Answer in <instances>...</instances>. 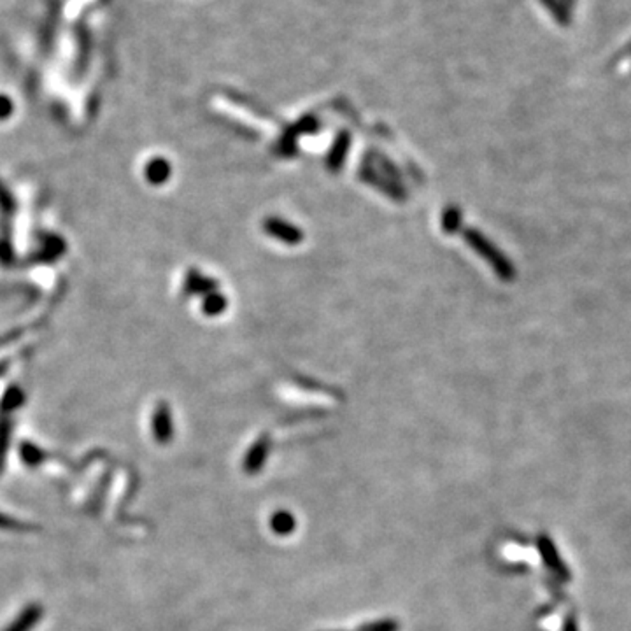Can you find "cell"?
I'll return each mask as SVG.
<instances>
[{
	"mask_svg": "<svg viewBox=\"0 0 631 631\" xmlns=\"http://www.w3.org/2000/svg\"><path fill=\"white\" fill-rule=\"evenodd\" d=\"M155 424H156L155 428L156 437H158L160 441H167V438H170V419H168L165 412H160V414L156 416Z\"/></svg>",
	"mask_w": 631,
	"mask_h": 631,
	"instance_id": "cell-3",
	"label": "cell"
},
{
	"mask_svg": "<svg viewBox=\"0 0 631 631\" xmlns=\"http://www.w3.org/2000/svg\"><path fill=\"white\" fill-rule=\"evenodd\" d=\"M561 631H579V625H577V619L575 615H568L563 622V628Z\"/></svg>",
	"mask_w": 631,
	"mask_h": 631,
	"instance_id": "cell-6",
	"label": "cell"
},
{
	"mask_svg": "<svg viewBox=\"0 0 631 631\" xmlns=\"http://www.w3.org/2000/svg\"><path fill=\"white\" fill-rule=\"evenodd\" d=\"M42 607L37 605V603H32L29 605L26 609L21 610V614L11 622L4 631H32L34 626L41 621L42 617Z\"/></svg>",
	"mask_w": 631,
	"mask_h": 631,
	"instance_id": "cell-2",
	"label": "cell"
},
{
	"mask_svg": "<svg viewBox=\"0 0 631 631\" xmlns=\"http://www.w3.org/2000/svg\"><path fill=\"white\" fill-rule=\"evenodd\" d=\"M0 528H4V530H16V528H20V530H25V525H21V523H18V521H14V519H11V518H7V515H2L0 514Z\"/></svg>",
	"mask_w": 631,
	"mask_h": 631,
	"instance_id": "cell-5",
	"label": "cell"
},
{
	"mask_svg": "<svg viewBox=\"0 0 631 631\" xmlns=\"http://www.w3.org/2000/svg\"><path fill=\"white\" fill-rule=\"evenodd\" d=\"M538 550H540V556L542 560H544L545 567L549 568L558 579H561V583H568V580L572 579V577H570L568 567L563 563V560H561L560 554H558L556 545H554V542L550 540L549 537H545V535L538 537Z\"/></svg>",
	"mask_w": 631,
	"mask_h": 631,
	"instance_id": "cell-1",
	"label": "cell"
},
{
	"mask_svg": "<svg viewBox=\"0 0 631 631\" xmlns=\"http://www.w3.org/2000/svg\"><path fill=\"white\" fill-rule=\"evenodd\" d=\"M23 458H25V461H26V465H37V463L41 461V458H42V454L39 453V451L36 449V447H32V446H23Z\"/></svg>",
	"mask_w": 631,
	"mask_h": 631,
	"instance_id": "cell-4",
	"label": "cell"
},
{
	"mask_svg": "<svg viewBox=\"0 0 631 631\" xmlns=\"http://www.w3.org/2000/svg\"><path fill=\"white\" fill-rule=\"evenodd\" d=\"M11 102H9V98H6V97H0V118H4V116H7V114L11 113Z\"/></svg>",
	"mask_w": 631,
	"mask_h": 631,
	"instance_id": "cell-7",
	"label": "cell"
}]
</instances>
